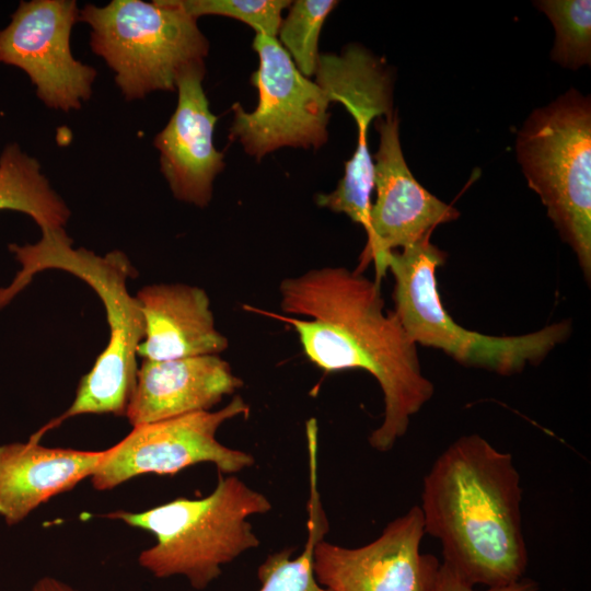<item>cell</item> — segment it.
Returning <instances> with one entry per match:
<instances>
[{"label":"cell","mask_w":591,"mask_h":591,"mask_svg":"<svg viewBox=\"0 0 591 591\" xmlns=\"http://www.w3.org/2000/svg\"><path fill=\"white\" fill-rule=\"evenodd\" d=\"M279 292L286 315L244 308L290 325L305 356L325 372L370 373L381 387L384 412L369 443L380 452L391 450L434 389L422 374L417 345L395 312L384 311L380 283L356 269L322 267L285 278Z\"/></svg>","instance_id":"cell-1"},{"label":"cell","mask_w":591,"mask_h":591,"mask_svg":"<svg viewBox=\"0 0 591 591\" xmlns=\"http://www.w3.org/2000/svg\"><path fill=\"white\" fill-rule=\"evenodd\" d=\"M520 475L510 453L478 434L452 442L424 477L425 533L442 546V564L467 584L498 588L524 577L528 549Z\"/></svg>","instance_id":"cell-2"},{"label":"cell","mask_w":591,"mask_h":591,"mask_svg":"<svg viewBox=\"0 0 591 591\" xmlns=\"http://www.w3.org/2000/svg\"><path fill=\"white\" fill-rule=\"evenodd\" d=\"M21 264L12 283L0 288V309L7 305L34 275L45 269H60L84 280L97 293L105 308L109 339L89 373L82 376L72 404L59 417L35 432L42 439L48 430L78 415L113 414L125 416L135 390L138 364L137 348L144 336L140 305L127 289L136 271L120 251L104 256L79 247L61 229H42L34 244H10Z\"/></svg>","instance_id":"cell-3"},{"label":"cell","mask_w":591,"mask_h":591,"mask_svg":"<svg viewBox=\"0 0 591 591\" xmlns=\"http://www.w3.org/2000/svg\"><path fill=\"white\" fill-rule=\"evenodd\" d=\"M270 500L234 475L219 473L215 489L198 499L177 497L141 512L102 517L150 532L155 544L139 565L159 579L183 576L195 590L218 579L222 566L259 546L248 518L271 510Z\"/></svg>","instance_id":"cell-4"},{"label":"cell","mask_w":591,"mask_h":591,"mask_svg":"<svg viewBox=\"0 0 591 591\" xmlns=\"http://www.w3.org/2000/svg\"><path fill=\"white\" fill-rule=\"evenodd\" d=\"M431 234L386 258L394 276V312L413 343L442 350L465 367L501 375L538 364L571 333L561 321L519 336H489L460 326L443 308L436 271L447 254L430 242Z\"/></svg>","instance_id":"cell-5"},{"label":"cell","mask_w":591,"mask_h":591,"mask_svg":"<svg viewBox=\"0 0 591 591\" xmlns=\"http://www.w3.org/2000/svg\"><path fill=\"white\" fill-rule=\"evenodd\" d=\"M517 158L561 240L591 278V102L570 89L534 109L518 132Z\"/></svg>","instance_id":"cell-6"},{"label":"cell","mask_w":591,"mask_h":591,"mask_svg":"<svg viewBox=\"0 0 591 591\" xmlns=\"http://www.w3.org/2000/svg\"><path fill=\"white\" fill-rule=\"evenodd\" d=\"M79 21L91 27V49L113 70L126 101L155 91H176L182 70L204 62L209 51L197 19L174 0L86 4Z\"/></svg>","instance_id":"cell-7"},{"label":"cell","mask_w":591,"mask_h":591,"mask_svg":"<svg viewBox=\"0 0 591 591\" xmlns=\"http://www.w3.org/2000/svg\"><path fill=\"white\" fill-rule=\"evenodd\" d=\"M248 413V405L235 395L216 412L134 427L123 440L105 450L90 477L91 484L96 490H111L139 475H174L199 463H211L224 475L239 473L254 465L253 454L222 444L216 434L222 424Z\"/></svg>","instance_id":"cell-8"},{"label":"cell","mask_w":591,"mask_h":591,"mask_svg":"<svg viewBox=\"0 0 591 591\" xmlns=\"http://www.w3.org/2000/svg\"><path fill=\"white\" fill-rule=\"evenodd\" d=\"M253 48L259 58L251 77L258 105L251 113L239 103L233 105L230 138L258 160L281 147L323 146L329 117L324 91L298 70L277 38L256 34Z\"/></svg>","instance_id":"cell-9"},{"label":"cell","mask_w":591,"mask_h":591,"mask_svg":"<svg viewBox=\"0 0 591 591\" xmlns=\"http://www.w3.org/2000/svg\"><path fill=\"white\" fill-rule=\"evenodd\" d=\"M314 76L329 103H341L358 128L357 148L345 164L344 177L335 190L317 196V205L347 215L367 231L374 188L369 126L372 119L394 113L392 74L382 59L359 45H349L340 55H320Z\"/></svg>","instance_id":"cell-10"},{"label":"cell","mask_w":591,"mask_h":591,"mask_svg":"<svg viewBox=\"0 0 591 591\" xmlns=\"http://www.w3.org/2000/svg\"><path fill=\"white\" fill-rule=\"evenodd\" d=\"M79 14L74 0L21 1L0 31V62L22 69L53 109H80L92 95L96 70L70 48Z\"/></svg>","instance_id":"cell-11"},{"label":"cell","mask_w":591,"mask_h":591,"mask_svg":"<svg viewBox=\"0 0 591 591\" xmlns=\"http://www.w3.org/2000/svg\"><path fill=\"white\" fill-rule=\"evenodd\" d=\"M379 117L375 127L380 146L374 154V187L376 200L371 205L367 243L360 255L357 271L374 263L375 281L385 276L386 258L396 248L418 242L433 229L459 218L460 212L422 187L409 171L404 159L398 118L394 112Z\"/></svg>","instance_id":"cell-12"},{"label":"cell","mask_w":591,"mask_h":591,"mask_svg":"<svg viewBox=\"0 0 591 591\" xmlns=\"http://www.w3.org/2000/svg\"><path fill=\"white\" fill-rule=\"evenodd\" d=\"M425 534L421 510L414 506L367 545L348 548L322 540L314 547V576L329 591H433L441 563L420 552Z\"/></svg>","instance_id":"cell-13"},{"label":"cell","mask_w":591,"mask_h":591,"mask_svg":"<svg viewBox=\"0 0 591 591\" xmlns=\"http://www.w3.org/2000/svg\"><path fill=\"white\" fill-rule=\"evenodd\" d=\"M205 72V62H198L178 74L176 109L153 142L174 197L198 207L209 204L213 179L224 167L212 141L218 118L202 89Z\"/></svg>","instance_id":"cell-14"},{"label":"cell","mask_w":591,"mask_h":591,"mask_svg":"<svg viewBox=\"0 0 591 591\" xmlns=\"http://www.w3.org/2000/svg\"><path fill=\"white\" fill-rule=\"evenodd\" d=\"M243 386L218 355L142 360L126 417L132 427L207 412Z\"/></svg>","instance_id":"cell-15"},{"label":"cell","mask_w":591,"mask_h":591,"mask_svg":"<svg viewBox=\"0 0 591 591\" xmlns=\"http://www.w3.org/2000/svg\"><path fill=\"white\" fill-rule=\"evenodd\" d=\"M144 320V336L137 356L163 361L219 355L228 339L215 325L207 293L198 287L150 285L136 296Z\"/></svg>","instance_id":"cell-16"},{"label":"cell","mask_w":591,"mask_h":591,"mask_svg":"<svg viewBox=\"0 0 591 591\" xmlns=\"http://www.w3.org/2000/svg\"><path fill=\"white\" fill-rule=\"evenodd\" d=\"M103 451L48 448L32 438L0 445V517L23 521L56 495L74 488L97 468Z\"/></svg>","instance_id":"cell-17"},{"label":"cell","mask_w":591,"mask_h":591,"mask_svg":"<svg viewBox=\"0 0 591 591\" xmlns=\"http://www.w3.org/2000/svg\"><path fill=\"white\" fill-rule=\"evenodd\" d=\"M0 209L16 210L32 217L42 229H61L70 210L42 172L39 162L18 143L0 154Z\"/></svg>","instance_id":"cell-18"},{"label":"cell","mask_w":591,"mask_h":591,"mask_svg":"<svg viewBox=\"0 0 591 591\" xmlns=\"http://www.w3.org/2000/svg\"><path fill=\"white\" fill-rule=\"evenodd\" d=\"M329 525L317 482L309 480L308 538L302 552L292 558L293 548L287 547L269 554L257 569L258 591H329L322 587L313 572V553L317 542L324 540Z\"/></svg>","instance_id":"cell-19"},{"label":"cell","mask_w":591,"mask_h":591,"mask_svg":"<svg viewBox=\"0 0 591 591\" xmlns=\"http://www.w3.org/2000/svg\"><path fill=\"white\" fill-rule=\"evenodd\" d=\"M534 5L551 20L556 38L551 59L561 67L591 65V1L541 0Z\"/></svg>","instance_id":"cell-20"},{"label":"cell","mask_w":591,"mask_h":591,"mask_svg":"<svg viewBox=\"0 0 591 591\" xmlns=\"http://www.w3.org/2000/svg\"><path fill=\"white\" fill-rule=\"evenodd\" d=\"M337 4L335 0H297L280 24V45L305 78L315 74L318 36L326 16Z\"/></svg>","instance_id":"cell-21"},{"label":"cell","mask_w":591,"mask_h":591,"mask_svg":"<svg viewBox=\"0 0 591 591\" xmlns=\"http://www.w3.org/2000/svg\"><path fill=\"white\" fill-rule=\"evenodd\" d=\"M187 14L223 15L240 20L254 28L256 34L277 38L282 22L281 12L289 8V0H174Z\"/></svg>","instance_id":"cell-22"},{"label":"cell","mask_w":591,"mask_h":591,"mask_svg":"<svg viewBox=\"0 0 591 591\" xmlns=\"http://www.w3.org/2000/svg\"><path fill=\"white\" fill-rule=\"evenodd\" d=\"M433 591H478L474 587L461 580L448 567L441 563L439 576ZM482 591H538L537 584L530 579H521L520 581L498 588H486Z\"/></svg>","instance_id":"cell-23"},{"label":"cell","mask_w":591,"mask_h":591,"mask_svg":"<svg viewBox=\"0 0 591 591\" xmlns=\"http://www.w3.org/2000/svg\"><path fill=\"white\" fill-rule=\"evenodd\" d=\"M31 591H78V590L57 578L46 576L38 579L35 582V584L32 587Z\"/></svg>","instance_id":"cell-24"}]
</instances>
